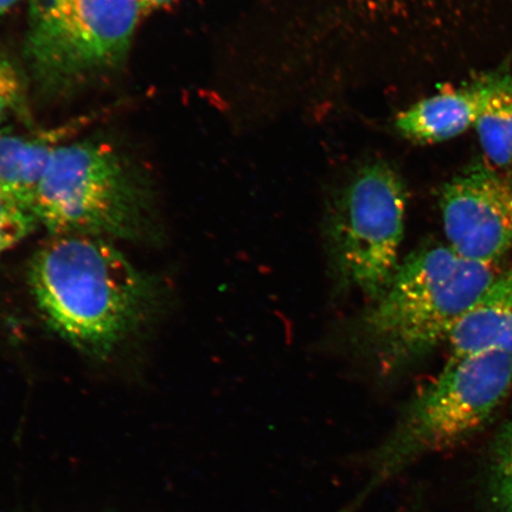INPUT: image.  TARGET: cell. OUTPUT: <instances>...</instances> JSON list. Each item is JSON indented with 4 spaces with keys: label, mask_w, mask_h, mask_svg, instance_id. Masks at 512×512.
<instances>
[{
    "label": "cell",
    "mask_w": 512,
    "mask_h": 512,
    "mask_svg": "<svg viewBox=\"0 0 512 512\" xmlns=\"http://www.w3.org/2000/svg\"><path fill=\"white\" fill-rule=\"evenodd\" d=\"M496 275L494 266L447 245L416 249L400 262L387 291L352 320L349 344L390 379L448 342Z\"/></svg>",
    "instance_id": "cell-1"
},
{
    "label": "cell",
    "mask_w": 512,
    "mask_h": 512,
    "mask_svg": "<svg viewBox=\"0 0 512 512\" xmlns=\"http://www.w3.org/2000/svg\"><path fill=\"white\" fill-rule=\"evenodd\" d=\"M29 275L48 324L88 355L111 354L149 305L143 275L104 238L57 235L36 253Z\"/></svg>",
    "instance_id": "cell-2"
},
{
    "label": "cell",
    "mask_w": 512,
    "mask_h": 512,
    "mask_svg": "<svg viewBox=\"0 0 512 512\" xmlns=\"http://www.w3.org/2000/svg\"><path fill=\"white\" fill-rule=\"evenodd\" d=\"M511 389L510 356L490 351L451 357L437 379L403 409L370 457L364 488L339 512H355L409 466L475 437L494 419Z\"/></svg>",
    "instance_id": "cell-3"
},
{
    "label": "cell",
    "mask_w": 512,
    "mask_h": 512,
    "mask_svg": "<svg viewBox=\"0 0 512 512\" xmlns=\"http://www.w3.org/2000/svg\"><path fill=\"white\" fill-rule=\"evenodd\" d=\"M407 188L383 160L363 164L332 196L323 236L338 292H361L370 303L387 291L400 266Z\"/></svg>",
    "instance_id": "cell-4"
},
{
    "label": "cell",
    "mask_w": 512,
    "mask_h": 512,
    "mask_svg": "<svg viewBox=\"0 0 512 512\" xmlns=\"http://www.w3.org/2000/svg\"><path fill=\"white\" fill-rule=\"evenodd\" d=\"M149 197L132 165L106 144L56 147L36 198L40 224L57 235L140 238Z\"/></svg>",
    "instance_id": "cell-5"
},
{
    "label": "cell",
    "mask_w": 512,
    "mask_h": 512,
    "mask_svg": "<svg viewBox=\"0 0 512 512\" xmlns=\"http://www.w3.org/2000/svg\"><path fill=\"white\" fill-rule=\"evenodd\" d=\"M139 0H30L25 60L48 93L112 73L131 49Z\"/></svg>",
    "instance_id": "cell-6"
},
{
    "label": "cell",
    "mask_w": 512,
    "mask_h": 512,
    "mask_svg": "<svg viewBox=\"0 0 512 512\" xmlns=\"http://www.w3.org/2000/svg\"><path fill=\"white\" fill-rule=\"evenodd\" d=\"M446 245L463 258L494 266L512 251V178L475 163L441 189Z\"/></svg>",
    "instance_id": "cell-7"
},
{
    "label": "cell",
    "mask_w": 512,
    "mask_h": 512,
    "mask_svg": "<svg viewBox=\"0 0 512 512\" xmlns=\"http://www.w3.org/2000/svg\"><path fill=\"white\" fill-rule=\"evenodd\" d=\"M489 76L470 86L438 93L416 102L394 121L401 137L419 144L446 142L475 127Z\"/></svg>",
    "instance_id": "cell-8"
},
{
    "label": "cell",
    "mask_w": 512,
    "mask_h": 512,
    "mask_svg": "<svg viewBox=\"0 0 512 512\" xmlns=\"http://www.w3.org/2000/svg\"><path fill=\"white\" fill-rule=\"evenodd\" d=\"M448 344L452 357L492 351L512 358V270L496 275Z\"/></svg>",
    "instance_id": "cell-9"
},
{
    "label": "cell",
    "mask_w": 512,
    "mask_h": 512,
    "mask_svg": "<svg viewBox=\"0 0 512 512\" xmlns=\"http://www.w3.org/2000/svg\"><path fill=\"white\" fill-rule=\"evenodd\" d=\"M60 133L24 136L0 131V189L35 210L38 189L49 168ZM36 213V211H35Z\"/></svg>",
    "instance_id": "cell-10"
},
{
    "label": "cell",
    "mask_w": 512,
    "mask_h": 512,
    "mask_svg": "<svg viewBox=\"0 0 512 512\" xmlns=\"http://www.w3.org/2000/svg\"><path fill=\"white\" fill-rule=\"evenodd\" d=\"M475 127L486 163L508 169L512 165V76H489Z\"/></svg>",
    "instance_id": "cell-11"
},
{
    "label": "cell",
    "mask_w": 512,
    "mask_h": 512,
    "mask_svg": "<svg viewBox=\"0 0 512 512\" xmlns=\"http://www.w3.org/2000/svg\"><path fill=\"white\" fill-rule=\"evenodd\" d=\"M486 496L491 512H512V422L492 445L486 471Z\"/></svg>",
    "instance_id": "cell-12"
},
{
    "label": "cell",
    "mask_w": 512,
    "mask_h": 512,
    "mask_svg": "<svg viewBox=\"0 0 512 512\" xmlns=\"http://www.w3.org/2000/svg\"><path fill=\"white\" fill-rule=\"evenodd\" d=\"M38 224L34 209L0 189V255L27 239Z\"/></svg>",
    "instance_id": "cell-13"
},
{
    "label": "cell",
    "mask_w": 512,
    "mask_h": 512,
    "mask_svg": "<svg viewBox=\"0 0 512 512\" xmlns=\"http://www.w3.org/2000/svg\"><path fill=\"white\" fill-rule=\"evenodd\" d=\"M24 76L10 57L0 53V131L12 114H21L25 106Z\"/></svg>",
    "instance_id": "cell-14"
},
{
    "label": "cell",
    "mask_w": 512,
    "mask_h": 512,
    "mask_svg": "<svg viewBox=\"0 0 512 512\" xmlns=\"http://www.w3.org/2000/svg\"><path fill=\"white\" fill-rule=\"evenodd\" d=\"M171 2H174V0H139V4L142 6L143 12L158 9L160 6H164Z\"/></svg>",
    "instance_id": "cell-15"
},
{
    "label": "cell",
    "mask_w": 512,
    "mask_h": 512,
    "mask_svg": "<svg viewBox=\"0 0 512 512\" xmlns=\"http://www.w3.org/2000/svg\"><path fill=\"white\" fill-rule=\"evenodd\" d=\"M19 2V0H0V17H2L10 9Z\"/></svg>",
    "instance_id": "cell-16"
}]
</instances>
